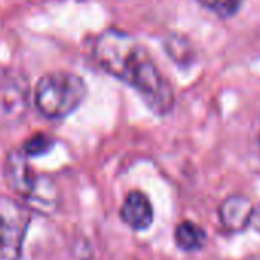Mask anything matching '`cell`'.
<instances>
[{
  "label": "cell",
  "instance_id": "5",
  "mask_svg": "<svg viewBox=\"0 0 260 260\" xmlns=\"http://www.w3.org/2000/svg\"><path fill=\"white\" fill-rule=\"evenodd\" d=\"M121 219L134 230H146L153 222V207L149 198L138 190L130 191L121 207Z\"/></svg>",
  "mask_w": 260,
  "mask_h": 260
},
{
  "label": "cell",
  "instance_id": "2",
  "mask_svg": "<svg viewBox=\"0 0 260 260\" xmlns=\"http://www.w3.org/2000/svg\"><path fill=\"white\" fill-rule=\"evenodd\" d=\"M28 158L29 156L22 147L10 152L4 167L5 181L29 208L40 213H51L58 202L57 185L49 176L36 173L29 166Z\"/></svg>",
  "mask_w": 260,
  "mask_h": 260
},
{
  "label": "cell",
  "instance_id": "8",
  "mask_svg": "<svg viewBox=\"0 0 260 260\" xmlns=\"http://www.w3.org/2000/svg\"><path fill=\"white\" fill-rule=\"evenodd\" d=\"M166 49H167V54L170 55V58H173L178 63L190 61L191 57L194 55V51L185 37H178V36L169 37L166 42Z\"/></svg>",
  "mask_w": 260,
  "mask_h": 260
},
{
  "label": "cell",
  "instance_id": "11",
  "mask_svg": "<svg viewBox=\"0 0 260 260\" xmlns=\"http://www.w3.org/2000/svg\"><path fill=\"white\" fill-rule=\"evenodd\" d=\"M258 146H260V134H258Z\"/></svg>",
  "mask_w": 260,
  "mask_h": 260
},
{
  "label": "cell",
  "instance_id": "4",
  "mask_svg": "<svg viewBox=\"0 0 260 260\" xmlns=\"http://www.w3.org/2000/svg\"><path fill=\"white\" fill-rule=\"evenodd\" d=\"M31 208L14 198L0 194V260H20Z\"/></svg>",
  "mask_w": 260,
  "mask_h": 260
},
{
  "label": "cell",
  "instance_id": "9",
  "mask_svg": "<svg viewBox=\"0 0 260 260\" xmlns=\"http://www.w3.org/2000/svg\"><path fill=\"white\" fill-rule=\"evenodd\" d=\"M52 146H54V140L49 135L36 134L23 143L22 150L31 158V156H40V155L49 152L52 149Z\"/></svg>",
  "mask_w": 260,
  "mask_h": 260
},
{
  "label": "cell",
  "instance_id": "3",
  "mask_svg": "<svg viewBox=\"0 0 260 260\" xmlns=\"http://www.w3.org/2000/svg\"><path fill=\"white\" fill-rule=\"evenodd\" d=\"M87 93L86 83L72 72H51L39 80L34 89L37 110L51 119H60L75 112Z\"/></svg>",
  "mask_w": 260,
  "mask_h": 260
},
{
  "label": "cell",
  "instance_id": "6",
  "mask_svg": "<svg viewBox=\"0 0 260 260\" xmlns=\"http://www.w3.org/2000/svg\"><path fill=\"white\" fill-rule=\"evenodd\" d=\"M220 222L226 230L239 231L249 225L254 207L251 201L245 196L234 194L226 198L220 205Z\"/></svg>",
  "mask_w": 260,
  "mask_h": 260
},
{
  "label": "cell",
  "instance_id": "10",
  "mask_svg": "<svg viewBox=\"0 0 260 260\" xmlns=\"http://www.w3.org/2000/svg\"><path fill=\"white\" fill-rule=\"evenodd\" d=\"M249 225L260 234V205L257 208H254V213H252V217H251Z\"/></svg>",
  "mask_w": 260,
  "mask_h": 260
},
{
  "label": "cell",
  "instance_id": "7",
  "mask_svg": "<svg viewBox=\"0 0 260 260\" xmlns=\"http://www.w3.org/2000/svg\"><path fill=\"white\" fill-rule=\"evenodd\" d=\"M207 240V233L194 222L184 220L175 230V242L184 251H198L205 246Z\"/></svg>",
  "mask_w": 260,
  "mask_h": 260
},
{
  "label": "cell",
  "instance_id": "1",
  "mask_svg": "<svg viewBox=\"0 0 260 260\" xmlns=\"http://www.w3.org/2000/svg\"><path fill=\"white\" fill-rule=\"evenodd\" d=\"M93 58L107 74L138 90L155 113L166 115L173 107L175 95L169 81L135 37L119 29L103 31L95 39Z\"/></svg>",
  "mask_w": 260,
  "mask_h": 260
}]
</instances>
